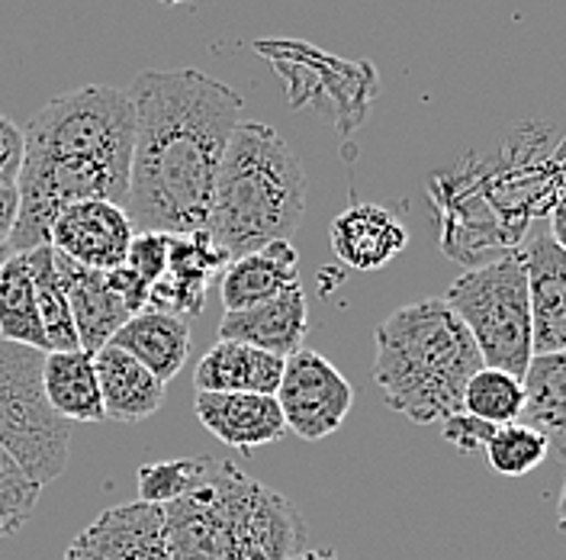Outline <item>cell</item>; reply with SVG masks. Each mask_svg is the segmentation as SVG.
<instances>
[{
    "label": "cell",
    "instance_id": "1",
    "mask_svg": "<svg viewBox=\"0 0 566 560\" xmlns=\"http://www.w3.org/2000/svg\"><path fill=\"white\" fill-rule=\"evenodd\" d=\"M136 139L123 210L139 232L207 229L216 175L245 101L207 71H142L126 87Z\"/></svg>",
    "mask_w": 566,
    "mask_h": 560
},
{
    "label": "cell",
    "instance_id": "2",
    "mask_svg": "<svg viewBox=\"0 0 566 560\" xmlns=\"http://www.w3.org/2000/svg\"><path fill=\"white\" fill-rule=\"evenodd\" d=\"M136 110L126 87L87 84L33 113L23 129L20 210L7 251L49 246V226L81 200H126Z\"/></svg>",
    "mask_w": 566,
    "mask_h": 560
},
{
    "label": "cell",
    "instance_id": "3",
    "mask_svg": "<svg viewBox=\"0 0 566 560\" xmlns=\"http://www.w3.org/2000/svg\"><path fill=\"white\" fill-rule=\"evenodd\" d=\"M161 512L171 560H290L306 545L296 502L219 457Z\"/></svg>",
    "mask_w": 566,
    "mask_h": 560
},
{
    "label": "cell",
    "instance_id": "4",
    "mask_svg": "<svg viewBox=\"0 0 566 560\" xmlns=\"http://www.w3.org/2000/svg\"><path fill=\"white\" fill-rule=\"evenodd\" d=\"M374 342V381L384 403L416 425L460 413L470 377L486 367L467 325L438 297L392 310Z\"/></svg>",
    "mask_w": 566,
    "mask_h": 560
},
{
    "label": "cell",
    "instance_id": "5",
    "mask_svg": "<svg viewBox=\"0 0 566 560\" xmlns=\"http://www.w3.org/2000/svg\"><path fill=\"white\" fill-rule=\"evenodd\" d=\"M306 212V172L281 133L242 120L212 187L207 232L232 261L290 239Z\"/></svg>",
    "mask_w": 566,
    "mask_h": 560
},
{
    "label": "cell",
    "instance_id": "6",
    "mask_svg": "<svg viewBox=\"0 0 566 560\" xmlns=\"http://www.w3.org/2000/svg\"><path fill=\"white\" fill-rule=\"evenodd\" d=\"M441 300L467 325L486 367H499L518 381L525 377L534 342L528 278L518 251L463 271Z\"/></svg>",
    "mask_w": 566,
    "mask_h": 560
},
{
    "label": "cell",
    "instance_id": "7",
    "mask_svg": "<svg viewBox=\"0 0 566 560\" xmlns=\"http://www.w3.org/2000/svg\"><path fill=\"white\" fill-rule=\"evenodd\" d=\"M42 351L0 342V448L39 487L69 467L71 432L42 393Z\"/></svg>",
    "mask_w": 566,
    "mask_h": 560
},
{
    "label": "cell",
    "instance_id": "8",
    "mask_svg": "<svg viewBox=\"0 0 566 560\" xmlns=\"http://www.w3.org/2000/svg\"><path fill=\"white\" fill-rule=\"evenodd\" d=\"M274 396L286 432L306 442L335 435L354 406V386L325 354L313 349H300L283 361L281 386Z\"/></svg>",
    "mask_w": 566,
    "mask_h": 560
},
{
    "label": "cell",
    "instance_id": "9",
    "mask_svg": "<svg viewBox=\"0 0 566 560\" xmlns=\"http://www.w3.org/2000/svg\"><path fill=\"white\" fill-rule=\"evenodd\" d=\"M136 229L123 204L81 200L59 212L49 226V246L81 268L113 271L126 265Z\"/></svg>",
    "mask_w": 566,
    "mask_h": 560
},
{
    "label": "cell",
    "instance_id": "10",
    "mask_svg": "<svg viewBox=\"0 0 566 560\" xmlns=\"http://www.w3.org/2000/svg\"><path fill=\"white\" fill-rule=\"evenodd\" d=\"M62 560H171L161 506L129 502L101 512Z\"/></svg>",
    "mask_w": 566,
    "mask_h": 560
},
{
    "label": "cell",
    "instance_id": "11",
    "mask_svg": "<svg viewBox=\"0 0 566 560\" xmlns=\"http://www.w3.org/2000/svg\"><path fill=\"white\" fill-rule=\"evenodd\" d=\"M229 261L232 258L212 242L207 229L171 236L168 274L158 283H151L148 310L180 315V319L200 315L203 303H207V287L212 283V278H219L229 268Z\"/></svg>",
    "mask_w": 566,
    "mask_h": 560
},
{
    "label": "cell",
    "instance_id": "12",
    "mask_svg": "<svg viewBox=\"0 0 566 560\" xmlns=\"http://www.w3.org/2000/svg\"><path fill=\"white\" fill-rule=\"evenodd\" d=\"M525 261L534 354L566 351V251L547 232L518 251Z\"/></svg>",
    "mask_w": 566,
    "mask_h": 560
},
{
    "label": "cell",
    "instance_id": "13",
    "mask_svg": "<svg viewBox=\"0 0 566 560\" xmlns=\"http://www.w3.org/2000/svg\"><path fill=\"white\" fill-rule=\"evenodd\" d=\"M193 413L200 425L229 448L251 452L274 445L286 435L277 396L264 393H203L193 396Z\"/></svg>",
    "mask_w": 566,
    "mask_h": 560
},
{
    "label": "cell",
    "instance_id": "14",
    "mask_svg": "<svg viewBox=\"0 0 566 560\" xmlns=\"http://www.w3.org/2000/svg\"><path fill=\"white\" fill-rule=\"evenodd\" d=\"M306 332H310V307H306L303 283L283 290L281 297L268 303L226 313L219 322V339L277 354L283 361L303 349Z\"/></svg>",
    "mask_w": 566,
    "mask_h": 560
},
{
    "label": "cell",
    "instance_id": "15",
    "mask_svg": "<svg viewBox=\"0 0 566 560\" xmlns=\"http://www.w3.org/2000/svg\"><path fill=\"white\" fill-rule=\"evenodd\" d=\"M332 251L352 271H380L409 246V229L377 204H354L335 216L328 232Z\"/></svg>",
    "mask_w": 566,
    "mask_h": 560
},
{
    "label": "cell",
    "instance_id": "16",
    "mask_svg": "<svg viewBox=\"0 0 566 560\" xmlns=\"http://www.w3.org/2000/svg\"><path fill=\"white\" fill-rule=\"evenodd\" d=\"M296 283H300V251L290 239H281L229 261V268L219 274V300L226 313H239L281 297L283 290Z\"/></svg>",
    "mask_w": 566,
    "mask_h": 560
},
{
    "label": "cell",
    "instance_id": "17",
    "mask_svg": "<svg viewBox=\"0 0 566 560\" xmlns=\"http://www.w3.org/2000/svg\"><path fill=\"white\" fill-rule=\"evenodd\" d=\"M55 265H59L62 287H65V297H69L77 345L91 351V354H97L104 345H109L116 329L129 319V310L123 307V300L109 287L106 271L81 268L69 258H62L59 251H55Z\"/></svg>",
    "mask_w": 566,
    "mask_h": 560
},
{
    "label": "cell",
    "instance_id": "18",
    "mask_svg": "<svg viewBox=\"0 0 566 560\" xmlns=\"http://www.w3.org/2000/svg\"><path fill=\"white\" fill-rule=\"evenodd\" d=\"M109 345L133 354L142 367H148L161 384L168 386L190 357V325L180 315L142 310L116 329Z\"/></svg>",
    "mask_w": 566,
    "mask_h": 560
},
{
    "label": "cell",
    "instance_id": "19",
    "mask_svg": "<svg viewBox=\"0 0 566 560\" xmlns=\"http://www.w3.org/2000/svg\"><path fill=\"white\" fill-rule=\"evenodd\" d=\"M106 419L145 422L165 406V384L126 351L104 345L94 354Z\"/></svg>",
    "mask_w": 566,
    "mask_h": 560
},
{
    "label": "cell",
    "instance_id": "20",
    "mask_svg": "<svg viewBox=\"0 0 566 560\" xmlns=\"http://www.w3.org/2000/svg\"><path fill=\"white\" fill-rule=\"evenodd\" d=\"M283 357L251 349L242 342L219 339L197 364L193 386L203 393H264L274 396L281 386Z\"/></svg>",
    "mask_w": 566,
    "mask_h": 560
},
{
    "label": "cell",
    "instance_id": "21",
    "mask_svg": "<svg viewBox=\"0 0 566 560\" xmlns=\"http://www.w3.org/2000/svg\"><path fill=\"white\" fill-rule=\"evenodd\" d=\"M42 393L65 422H106L91 351H49L42 357Z\"/></svg>",
    "mask_w": 566,
    "mask_h": 560
},
{
    "label": "cell",
    "instance_id": "22",
    "mask_svg": "<svg viewBox=\"0 0 566 560\" xmlns=\"http://www.w3.org/2000/svg\"><path fill=\"white\" fill-rule=\"evenodd\" d=\"M0 342L45 354V332L23 255H10L7 261H0Z\"/></svg>",
    "mask_w": 566,
    "mask_h": 560
},
{
    "label": "cell",
    "instance_id": "23",
    "mask_svg": "<svg viewBox=\"0 0 566 560\" xmlns=\"http://www.w3.org/2000/svg\"><path fill=\"white\" fill-rule=\"evenodd\" d=\"M525 409L522 419L541 435H566V351L534 354L522 377Z\"/></svg>",
    "mask_w": 566,
    "mask_h": 560
},
{
    "label": "cell",
    "instance_id": "24",
    "mask_svg": "<svg viewBox=\"0 0 566 560\" xmlns=\"http://www.w3.org/2000/svg\"><path fill=\"white\" fill-rule=\"evenodd\" d=\"M23 261H27L30 278H33L35 307H39L42 332H45V354L49 351H77L81 345H77V332H74L62 274L55 265V248H30V251H23Z\"/></svg>",
    "mask_w": 566,
    "mask_h": 560
},
{
    "label": "cell",
    "instance_id": "25",
    "mask_svg": "<svg viewBox=\"0 0 566 560\" xmlns=\"http://www.w3.org/2000/svg\"><path fill=\"white\" fill-rule=\"evenodd\" d=\"M460 409L473 419L490 422V425L518 422L522 409H525V386L518 377H512L499 367H480L463 390Z\"/></svg>",
    "mask_w": 566,
    "mask_h": 560
},
{
    "label": "cell",
    "instance_id": "26",
    "mask_svg": "<svg viewBox=\"0 0 566 560\" xmlns=\"http://www.w3.org/2000/svg\"><path fill=\"white\" fill-rule=\"evenodd\" d=\"M547 448H551L547 435H541L525 422H509V425H495L483 457L499 477H525L547 460Z\"/></svg>",
    "mask_w": 566,
    "mask_h": 560
},
{
    "label": "cell",
    "instance_id": "27",
    "mask_svg": "<svg viewBox=\"0 0 566 560\" xmlns=\"http://www.w3.org/2000/svg\"><path fill=\"white\" fill-rule=\"evenodd\" d=\"M207 457H177L139 467V502L148 506H168L193 490V484L203 477Z\"/></svg>",
    "mask_w": 566,
    "mask_h": 560
},
{
    "label": "cell",
    "instance_id": "28",
    "mask_svg": "<svg viewBox=\"0 0 566 560\" xmlns=\"http://www.w3.org/2000/svg\"><path fill=\"white\" fill-rule=\"evenodd\" d=\"M42 487L0 448V538L17 535L35 512Z\"/></svg>",
    "mask_w": 566,
    "mask_h": 560
},
{
    "label": "cell",
    "instance_id": "29",
    "mask_svg": "<svg viewBox=\"0 0 566 560\" xmlns=\"http://www.w3.org/2000/svg\"><path fill=\"white\" fill-rule=\"evenodd\" d=\"M168 248H171L168 232H136L129 242L126 268H133L151 287L168 274Z\"/></svg>",
    "mask_w": 566,
    "mask_h": 560
},
{
    "label": "cell",
    "instance_id": "30",
    "mask_svg": "<svg viewBox=\"0 0 566 560\" xmlns=\"http://www.w3.org/2000/svg\"><path fill=\"white\" fill-rule=\"evenodd\" d=\"M493 428L495 425L473 419V416H467L463 409L441 422V435H444V442H448V445H454L460 455H483V448H486V442H490Z\"/></svg>",
    "mask_w": 566,
    "mask_h": 560
},
{
    "label": "cell",
    "instance_id": "31",
    "mask_svg": "<svg viewBox=\"0 0 566 560\" xmlns=\"http://www.w3.org/2000/svg\"><path fill=\"white\" fill-rule=\"evenodd\" d=\"M23 129L0 113V187H17L23 168Z\"/></svg>",
    "mask_w": 566,
    "mask_h": 560
},
{
    "label": "cell",
    "instance_id": "32",
    "mask_svg": "<svg viewBox=\"0 0 566 560\" xmlns=\"http://www.w3.org/2000/svg\"><path fill=\"white\" fill-rule=\"evenodd\" d=\"M106 280H109V287L116 290V297L123 300V307L129 310V315L148 310V293H151V287H148L133 268H126V265H123V268H113V271H106Z\"/></svg>",
    "mask_w": 566,
    "mask_h": 560
},
{
    "label": "cell",
    "instance_id": "33",
    "mask_svg": "<svg viewBox=\"0 0 566 560\" xmlns=\"http://www.w3.org/2000/svg\"><path fill=\"white\" fill-rule=\"evenodd\" d=\"M17 210H20L17 187H0V261L10 258L7 242H10V232H13V222H17Z\"/></svg>",
    "mask_w": 566,
    "mask_h": 560
},
{
    "label": "cell",
    "instance_id": "34",
    "mask_svg": "<svg viewBox=\"0 0 566 560\" xmlns=\"http://www.w3.org/2000/svg\"><path fill=\"white\" fill-rule=\"evenodd\" d=\"M547 236L566 251V194L557 200V207L551 210V232Z\"/></svg>",
    "mask_w": 566,
    "mask_h": 560
},
{
    "label": "cell",
    "instance_id": "35",
    "mask_svg": "<svg viewBox=\"0 0 566 560\" xmlns=\"http://www.w3.org/2000/svg\"><path fill=\"white\" fill-rule=\"evenodd\" d=\"M290 560H338V558H335V551H300V554H293Z\"/></svg>",
    "mask_w": 566,
    "mask_h": 560
},
{
    "label": "cell",
    "instance_id": "36",
    "mask_svg": "<svg viewBox=\"0 0 566 560\" xmlns=\"http://www.w3.org/2000/svg\"><path fill=\"white\" fill-rule=\"evenodd\" d=\"M557 528L566 535V484L560 490V502H557Z\"/></svg>",
    "mask_w": 566,
    "mask_h": 560
},
{
    "label": "cell",
    "instance_id": "37",
    "mask_svg": "<svg viewBox=\"0 0 566 560\" xmlns=\"http://www.w3.org/2000/svg\"><path fill=\"white\" fill-rule=\"evenodd\" d=\"M158 3H165V7H180V3H187V0H158Z\"/></svg>",
    "mask_w": 566,
    "mask_h": 560
}]
</instances>
